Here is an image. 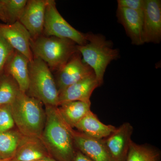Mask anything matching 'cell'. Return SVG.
<instances>
[{
  "mask_svg": "<svg viewBox=\"0 0 161 161\" xmlns=\"http://www.w3.org/2000/svg\"><path fill=\"white\" fill-rule=\"evenodd\" d=\"M48 0H28L20 22L29 32L32 39L43 34L45 11Z\"/></svg>",
  "mask_w": 161,
  "mask_h": 161,
  "instance_id": "9",
  "label": "cell"
},
{
  "mask_svg": "<svg viewBox=\"0 0 161 161\" xmlns=\"http://www.w3.org/2000/svg\"><path fill=\"white\" fill-rule=\"evenodd\" d=\"M0 161H8V160H3L0 159Z\"/></svg>",
  "mask_w": 161,
  "mask_h": 161,
  "instance_id": "29",
  "label": "cell"
},
{
  "mask_svg": "<svg viewBox=\"0 0 161 161\" xmlns=\"http://www.w3.org/2000/svg\"><path fill=\"white\" fill-rule=\"evenodd\" d=\"M0 81V107L12 103L19 92L17 84L11 76L3 74Z\"/></svg>",
  "mask_w": 161,
  "mask_h": 161,
  "instance_id": "21",
  "label": "cell"
},
{
  "mask_svg": "<svg viewBox=\"0 0 161 161\" xmlns=\"http://www.w3.org/2000/svg\"><path fill=\"white\" fill-rule=\"evenodd\" d=\"M30 60L19 52L14 50L4 68V74L14 79L21 92L26 93L29 86Z\"/></svg>",
  "mask_w": 161,
  "mask_h": 161,
  "instance_id": "15",
  "label": "cell"
},
{
  "mask_svg": "<svg viewBox=\"0 0 161 161\" xmlns=\"http://www.w3.org/2000/svg\"><path fill=\"white\" fill-rule=\"evenodd\" d=\"M46 122L41 139L58 161H73L76 151L73 129L61 117L58 107L46 106Z\"/></svg>",
  "mask_w": 161,
  "mask_h": 161,
  "instance_id": "1",
  "label": "cell"
},
{
  "mask_svg": "<svg viewBox=\"0 0 161 161\" xmlns=\"http://www.w3.org/2000/svg\"><path fill=\"white\" fill-rule=\"evenodd\" d=\"M77 44L67 39L42 35L31 40V49L34 58H40L51 70L60 69L78 51Z\"/></svg>",
  "mask_w": 161,
  "mask_h": 161,
  "instance_id": "4",
  "label": "cell"
},
{
  "mask_svg": "<svg viewBox=\"0 0 161 161\" xmlns=\"http://www.w3.org/2000/svg\"><path fill=\"white\" fill-rule=\"evenodd\" d=\"M75 147L93 161H114L107 149L103 139L91 137L72 129Z\"/></svg>",
  "mask_w": 161,
  "mask_h": 161,
  "instance_id": "12",
  "label": "cell"
},
{
  "mask_svg": "<svg viewBox=\"0 0 161 161\" xmlns=\"http://www.w3.org/2000/svg\"><path fill=\"white\" fill-rule=\"evenodd\" d=\"M0 20L4 23H7L6 13L2 0H0Z\"/></svg>",
  "mask_w": 161,
  "mask_h": 161,
  "instance_id": "27",
  "label": "cell"
},
{
  "mask_svg": "<svg viewBox=\"0 0 161 161\" xmlns=\"http://www.w3.org/2000/svg\"><path fill=\"white\" fill-rule=\"evenodd\" d=\"M160 153L149 146L138 145L131 141L125 161H160Z\"/></svg>",
  "mask_w": 161,
  "mask_h": 161,
  "instance_id": "20",
  "label": "cell"
},
{
  "mask_svg": "<svg viewBox=\"0 0 161 161\" xmlns=\"http://www.w3.org/2000/svg\"><path fill=\"white\" fill-rule=\"evenodd\" d=\"M35 161H58L54 159L51 158L50 157H47L44 158L40 159L38 160Z\"/></svg>",
  "mask_w": 161,
  "mask_h": 161,
  "instance_id": "28",
  "label": "cell"
},
{
  "mask_svg": "<svg viewBox=\"0 0 161 161\" xmlns=\"http://www.w3.org/2000/svg\"><path fill=\"white\" fill-rule=\"evenodd\" d=\"M43 35L69 39L78 45L88 42L87 34L75 29L64 19L56 7L54 0H48L45 11Z\"/></svg>",
  "mask_w": 161,
  "mask_h": 161,
  "instance_id": "6",
  "label": "cell"
},
{
  "mask_svg": "<svg viewBox=\"0 0 161 161\" xmlns=\"http://www.w3.org/2000/svg\"><path fill=\"white\" fill-rule=\"evenodd\" d=\"M9 105L14 123L21 134L41 138L46 122V113L42 102L20 91Z\"/></svg>",
  "mask_w": 161,
  "mask_h": 161,
  "instance_id": "2",
  "label": "cell"
},
{
  "mask_svg": "<svg viewBox=\"0 0 161 161\" xmlns=\"http://www.w3.org/2000/svg\"><path fill=\"white\" fill-rule=\"evenodd\" d=\"M91 102L80 101L67 102L58 107L61 117L72 129L91 110Z\"/></svg>",
  "mask_w": 161,
  "mask_h": 161,
  "instance_id": "18",
  "label": "cell"
},
{
  "mask_svg": "<svg viewBox=\"0 0 161 161\" xmlns=\"http://www.w3.org/2000/svg\"><path fill=\"white\" fill-rule=\"evenodd\" d=\"M73 161H93L79 150L76 151Z\"/></svg>",
  "mask_w": 161,
  "mask_h": 161,
  "instance_id": "26",
  "label": "cell"
},
{
  "mask_svg": "<svg viewBox=\"0 0 161 161\" xmlns=\"http://www.w3.org/2000/svg\"><path fill=\"white\" fill-rule=\"evenodd\" d=\"M40 139L23 135L11 161H35L49 157Z\"/></svg>",
  "mask_w": 161,
  "mask_h": 161,
  "instance_id": "16",
  "label": "cell"
},
{
  "mask_svg": "<svg viewBox=\"0 0 161 161\" xmlns=\"http://www.w3.org/2000/svg\"><path fill=\"white\" fill-rule=\"evenodd\" d=\"M6 13L7 23L19 22L23 14L27 0H2Z\"/></svg>",
  "mask_w": 161,
  "mask_h": 161,
  "instance_id": "22",
  "label": "cell"
},
{
  "mask_svg": "<svg viewBox=\"0 0 161 161\" xmlns=\"http://www.w3.org/2000/svg\"><path fill=\"white\" fill-rule=\"evenodd\" d=\"M29 86L26 95L36 98L46 106L58 107L59 92L51 70L40 58L29 62Z\"/></svg>",
  "mask_w": 161,
  "mask_h": 161,
  "instance_id": "5",
  "label": "cell"
},
{
  "mask_svg": "<svg viewBox=\"0 0 161 161\" xmlns=\"http://www.w3.org/2000/svg\"><path fill=\"white\" fill-rule=\"evenodd\" d=\"M99 86L93 72L59 93V105L63 103L75 101L90 102L92 93Z\"/></svg>",
  "mask_w": 161,
  "mask_h": 161,
  "instance_id": "13",
  "label": "cell"
},
{
  "mask_svg": "<svg viewBox=\"0 0 161 161\" xmlns=\"http://www.w3.org/2000/svg\"><path fill=\"white\" fill-rule=\"evenodd\" d=\"M80 132L94 138L103 139L109 136L116 128L112 125H106L90 111L75 125Z\"/></svg>",
  "mask_w": 161,
  "mask_h": 161,
  "instance_id": "17",
  "label": "cell"
},
{
  "mask_svg": "<svg viewBox=\"0 0 161 161\" xmlns=\"http://www.w3.org/2000/svg\"><path fill=\"white\" fill-rule=\"evenodd\" d=\"M0 35L15 50L28 58L30 62L33 59L34 56L30 47L31 36L19 22L13 24L0 23Z\"/></svg>",
  "mask_w": 161,
  "mask_h": 161,
  "instance_id": "10",
  "label": "cell"
},
{
  "mask_svg": "<svg viewBox=\"0 0 161 161\" xmlns=\"http://www.w3.org/2000/svg\"><path fill=\"white\" fill-rule=\"evenodd\" d=\"M144 43H159L161 40V2L145 0L143 17Z\"/></svg>",
  "mask_w": 161,
  "mask_h": 161,
  "instance_id": "8",
  "label": "cell"
},
{
  "mask_svg": "<svg viewBox=\"0 0 161 161\" xmlns=\"http://www.w3.org/2000/svg\"><path fill=\"white\" fill-rule=\"evenodd\" d=\"M93 72V69L84 62L78 51L60 69L56 72L55 82L59 94L67 87Z\"/></svg>",
  "mask_w": 161,
  "mask_h": 161,
  "instance_id": "7",
  "label": "cell"
},
{
  "mask_svg": "<svg viewBox=\"0 0 161 161\" xmlns=\"http://www.w3.org/2000/svg\"><path fill=\"white\" fill-rule=\"evenodd\" d=\"M133 127L125 123L103 139L108 151L114 161H125L131 142Z\"/></svg>",
  "mask_w": 161,
  "mask_h": 161,
  "instance_id": "11",
  "label": "cell"
},
{
  "mask_svg": "<svg viewBox=\"0 0 161 161\" xmlns=\"http://www.w3.org/2000/svg\"><path fill=\"white\" fill-rule=\"evenodd\" d=\"M22 137L19 133L14 131L0 133V159L11 161Z\"/></svg>",
  "mask_w": 161,
  "mask_h": 161,
  "instance_id": "19",
  "label": "cell"
},
{
  "mask_svg": "<svg viewBox=\"0 0 161 161\" xmlns=\"http://www.w3.org/2000/svg\"><path fill=\"white\" fill-rule=\"evenodd\" d=\"M116 17L122 25L133 45L144 44L142 36L143 16L137 12L127 8L118 7Z\"/></svg>",
  "mask_w": 161,
  "mask_h": 161,
  "instance_id": "14",
  "label": "cell"
},
{
  "mask_svg": "<svg viewBox=\"0 0 161 161\" xmlns=\"http://www.w3.org/2000/svg\"><path fill=\"white\" fill-rule=\"evenodd\" d=\"M14 50L10 44L0 35V76L4 74L5 65Z\"/></svg>",
  "mask_w": 161,
  "mask_h": 161,
  "instance_id": "23",
  "label": "cell"
},
{
  "mask_svg": "<svg viewBox=\"0 0 161 161\" xmlns=\"http://www.w3.org/2000/svg\"><path fill=\"white\" fill-rule=\"evenodd\" d=\"M117 4L118 7L132 9L143 16L145 0H118Z\"/></svg>",
  "mask_w": 161,
  "mask_h": 161,
  "instance_id": "25",
  "label": "cell"
},
{
  "mask_svg": "<svg viewBox=\"0 0 161 161\" xmlns=\"http://www.w3.org/2000/svg\"><path fill=\"white\" fill-rule=\"evenodd\" d=\"M14 124L9 105L0 107V133L9 131Z\"/></svg>",
  "mask_w": 161,
  "mask_h": 161,
  "instance_id": "24",
  "label": "cell"
},
{
  "mask_svg": "<svg viewBox=\"0 0 161 161\" xmlns=\"http://www.w3.org/2000/svg\"><path fill=\"white\" fill-rule=\"evenodd\" d=\"M88 42L83 45H77L82 60L94 71L99 85L103 83L104 75L107 67L119 56L118 49L113 47L111 41L101 34L87 33Z\"/></svg>",
  "mask_w": 161,
  "mask_h": 161,
  "instance_id": "3",
  "label": "cell"
}]
</instances>
